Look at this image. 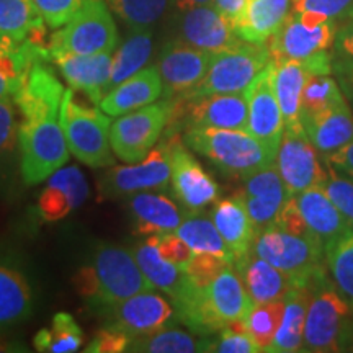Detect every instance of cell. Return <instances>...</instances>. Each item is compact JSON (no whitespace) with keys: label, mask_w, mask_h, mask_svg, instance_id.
Instances as JSON below:
<instances>
[{"label":"cell","mask_w":353,"mask_h":353,"mask_svg":"<svg viewBox=\"0 0 353 353\" xmlns=\"http://www.w3.org/2000/svg\"><path fill=\"white\" fill-rule=\"evenodd\" d=\"M249 103V128L247 131L278 151L285 131V120L275 92V63H268L262 72L245 88Z\"/></svg>","instance_id":"17"},{"label":"cell","mask_w":353,"mask_h":353,"mask_svg":"<svg viewBox=\"0 0 353 353\" xmlns=\"http://www.w3.org/2000/svg\"><path fill=\"white\" fill-rule=\"evenodd\" d=\"M64 94L59 79L41 61L30 68L19 90L12 97L23 121H33L44 117H59Z\"/></svg>","instance_id":"20"},{"label":"cell","mask_w":353,"mask_h":353,"mask_svg":"<svg viewBox=\"0 0 353 353\" xmlns=\"http://www.w3.org/2000/svg\"><path fill=\"white\" fill-rule=\"evenodd\" d=\"M88 198V185L81 169L76 165L61 167L50 176L38 200L43 219L59 221L81 208Z\"/></svg>","instance_id":"22"},{"label":"cell","mask_w":353,"mask_h":353,"mask_svg":"<svg viewBox=\"0 0 353 353\" xmlns=\"http://www.w3.org/2000/svg\"><path fill=\"white\" fill-rule=\"evenodd\" d=\"M152 39V28L131 30V34L126 38V41L113 54L112 77H110L108 85L110 90L144 68V64L151 57Z\"/></svg>","instance_id":"35"},{"label":"cell","mask_w":353,"mask_h":353,"mask_svg":"<svg viewBox=\"0 0 353 353\" xmlns=\"http://www.w3.org/2000/svg\"><path fill=\"white\" fill-rule=\"evenodd\" d=\"M213 2L214 0H172V7H174L176 12H182L196 6H210V3Z\"/></svg>","instance_id":"56"},{"label":"cell","mask_w":353,"mask_h":353,"mask_svg":"<svg viewBox=\"0 0 353 353\" xmlns=\"http://www.w3.org/2000/svg\"><path fill=\"white\" fill-rule=\"evenodd\" d=\"M19 128L17 123L15 100L10 95L0 99V164L10 156L19 143Z\"/></svg>","instance_id":"45"},{"label":"cell","mask_w":353,"mask_h":353,"mask_svg":"<svg viewBox=\"0 0 353 353\" xmlns=\"http://www.w3.org/2000/svg\"><path fill=\"white\" fill-rule=\"evenodd\" d=\"M182 105L172 103V114H180L188 128H221L242 130L249 128V103L245 92L241 94H213L180 99Z\"/></svg>","instance_id":"14"},{"label":"cell","mask_w":353,"mask_h":353,"mask_svg":"<svg viewBox=\"0 0 353 353\" xmlns=\"http://www.w3.org/2000/svg\"><path fill=\"white\" fill-rule=\"evenodd\" d=\"M128 208L141 234L175 232L185 216L170 198L152 192L130 195Z\"/></svg>","instance_id":"30"},{"label":"cell","mask_w":353,"mask_h":353,"mask_svg":"<svg viewBox=\"0 0 353 353\" xmlns=\"http://www.w3.org/2000/svg\"><path fill=\"white\" fill-rule=\"evenodd\" d=\"M176 236L187 244L195 254H211L234 263V254L231 252L223 236L216 229L211 216L198 213H188L183 216L182 223L176 228Z\"/></svg>","instance_id":"34"},{"label":"cell","mask_w":353,"mask_h":353,"mask_svg":"<svg viewBox=\"0 0 353 353\" xmlns=\"http://www.w3.org/2000/svg\"><path fill=\"white\" fill-rule=\"evenodd\" d=\"M210 216L224 242L234 254V259H241L252 249L257 231H255L252 219L247 211L242 193L216 201Z\"/></svg>","instance_id":"26"},{"label":"cell","mask_w":353,"mask_h":353,"mask_svg":"<svg viewBox=\"0 0 353 353\" xmlns=\"http://www.w3.org/2000/svg\"><path fill=\"white\" fill-rule=\"evenodd\" d=\"M172 179L169 141H162L138 165H113L100 182L105 196H130L139 192L167 190Z\"/></svg>","instance_id":"11"},{"label":"cell","mask_w":353,"mask_h":353,"mask_svg":"<svg viewBox=\"0 0 353 353\" xmlns=\"http://www.w3.org/2000/svg\"><path fill=\"white\" fill-rule=\"evenodd\" d=\"M294 200L309 229L324 242V245L353 228V224L334 205L321 185L304 190L294 196Z\"/></svg>","instance_id":"28"},{"label":"cell","mask_w":353,"mask_h":353,"mask_svg":"<svg viewBox=\"0 0 353 353\" xmlns=\"http://www.w3.org/2000/svg\"><path fill=\"white\" fill-rule=\"evenodd\" d=\"M231 265L224 259L216 257L211 254H193V257L183 268L193 285L196 288H206L218 278V275L224 268Z\"/></svg>","instance_id":"44"},{"label":"cell","mask_w":353,"mask_h":353,"mask_svg":"<svg viewBox=\"0 0 353 353\" xmlns=\"http://www.w3.org/2000/svg\"><path fill=\"white\" fill-rule=\"evenodd\" d=\"M19 148L21 176L26 185L44 182L69 161V145L59 117L21 121Z\"/></svg>","instance_id":"5"},{"label":"cell","mask_w":353,"mask_h":353,"mask_svg":"<svg viewBox=\"0 0 353 353\" xmlns=\"http://www.w3.org/2000/svg\"><path fill=\"white\" fill-rule=\"evenodd\" d=\"M319 154L309 139L303 123L285 126L275 164L288 188L290 196H296L304 190L321 185L325 179V165Z\"/></svg>","instance_id":"10"},{"label":"cell","mask_w":353,"mask_h":353,"mask_svg":"<svg viewBox=\"0 0 353 353\" xmlns=\"http://www.w3.org/2000/svg\"><path fill=\"white\" fill-rule=\"evenodd\" d=\"M332 74L353 112V56H335Z\"/></svg>","instance_id":"51"},{"label":"cell","mask_w":353,"mask_h":353,"mask_svg":"<svg viewBox=\"0 0 353 353\" xmlns=\"http://www.w3.org/2000/svg\"><path fill=\"white\" fill-rule=\"evenodd\" d=\"M242 196L255 231L259 232L275 221L276 214L290 198L288 188L275 162L245 176Z\"/></svg>","instance_id":"21"},{"label":"cell","mask_w":353,"mask_h":353,"mask_svg":"<svg viewBox=\"0 0 353 353\" xmlns=\"http://www.w3.org/2000/svg\"><path fill=\"white\" fill-rule=\"evenodd\" d=\"M325 265L334 283L353 307V228L324 245Z\"/></svg>","instance_id":"38"},{"label":"cell","mask_w":353,"mask_h":353,"mask_svg":"<svg viewBox=\"0 0 353 353\" xmlns=\"http://www.w3.org/2000/svg\"><path fill=\"white\" fill-rule=\"evenodd\" d=\"M74 286H76L77 293L82 298H85L92 304L97 303V298H99V280H97L94 265H85V267L79 268L76 275H74Z\"/></svg>","instance_id":"52"},{"label":"cell","mask_w":353,"mask_h":353,"mask_svg":"<svg viewBox=\"0 0 353 353\" xmlns=\"http://www.w3.org/2000/svg\"><path fill=\"white\" fill-rule=\"evenodd\" d=\"M33 311V293L28 278L10 260L0 259V329L28 319Z\"/></svg>","instance_id":"31"},{"label":"cell","mask_w":353,"mask_h":353,"mask_svg":"<svg viewBox=\"0 0 353 353\" xmlns=\"http://www.w3.org/2000/svg\"><path fill=\"white\" fill-rule=\"evenodd\" d=\"M172 117V101L145 105L132 110L112 123L110 143L118 159L128 164H136L148 154L161 138L162 131L169 125Z\"/></svg>","instance_id":"8"},{"label":"cell","mask_w":353,"mask_h":353,"mask_svg":"<svg viewBox=\"0 0 353 353\" xmlns=\"http://www.w3.org/2000/svg\"><path fill=\"white\" fill-rule=\"evenodd\" d=\"M309 286V306L304 327L303 352L334 353L353 345V307L334 283L327 270Z\"/></svg>","instance_id":"1"},{"label":"cell","mask_w":353,"mask_h":353,"mask_svg":"<svg viewBox=\"0 0 353 353\" xmlns=\"http://www.w3.org/2000/svg\"><path fill=\"white\" fill-rule=\"evenodd\" d=\"M339 23L327 20L321 25H309L291 12L281 28L267 41L273 61L306 59L321 51L334 48Z\"/></svg>","instance_id":"15"},{"label":"cell","mask_w":353,"mask_h":353,"mask_svg":"<svg viewBox=\"0 0 353 353\" xmlns=\"http://www.w3.org/2000/svg\"><path fill=\"white\" fill-rule=\"evenodd\" d=\"M270 61L272 54L267 43L241 41L237 46L213 54L205 79L183 99L245 92V88L267 68Z\"/></svg>","instance_id":"6"},{"label":"cell","mask_w":353,"mask_h":353,"mask_svg":"<svg viewBox=\"0 0 353 353\" xmlns=\"http://www.w3.org/2000/svg\"><path fill=\"white\" fill-rule=\"evenodd\" d=\"M247 2H249V0H214L213 6L218 8L228 20H231V23L234 25L239 20L242 12H244Z\"/></svg>","instance_id":"55"},{"label":"cell","mask_w":353,"mask_h":353,"mask_svg":"<svg viewBox=\"0 0 353 353\" xmlns=\"http://www.w3.org/2000/svg\"><path fill=\"white\" fill-rule=\"evenodd\" d=\"M237 273L254 304L283 299L293 288L290 278L275 265L259 257L252 249L234 262Z\"/></svg>","instance_id":"25"},{"label":"cell","mask_w":353,"mask_h":353,"mask_svg":"<svg viewBox=\"0 0 353 353\" xmlns=\"http://www.w3.org/2000/svg\"><path fill=\"white\" fill-rule=\"evenodd\" d=\"M92 265L99 280L95 306L105 307L156 288L139 268L132 250L125 247L99 244L92 255Z\"/></svg>","instance_id":"9"},{"label":"cell","mask_w":353,"mask_h":353,"mask_svg":"<svg viewBox=\"0 0 353 353\" xmlns=\"http://www.w3.org/2000/svg\"><path fill=\"white\" fill-rule=\"evenodd\" d=\"M211 59L213 52L188 46L176 38L165 43L157 61L165 95L185 97L195 90L208 72Z\"/></svg>","instance_id":"18"},{"label":"cell","mask_w":353,"mask_h":353,"mask_svg":"<svg viewBox=\"0 0 353 353\" xmlns=\"http://www.w3.org/2000/svg\"><path fill=\"white\" fill-rule=\"evenodd\" d=\"M44 23L51 28H59L68 23L81 10L85 0H33Z\"/></svg>","instance_id":"47"},{"label":"cell","mask_w":353,"mask_h":353,"mask_svg":"<svg viewBox=\"0 0 353 353\" xmlns=\"http://www.w3.org/2000/svg\"><path fill=\"white\" fill-rule=\"evenodd\" d=\"M39 28L44 20L33 0H0V39L21 43Z\"/></svg>","instance_id":"36"},{"label":"cell","mask_w":353,"mask_h":353,"mask_svg":"<svg viewBox=\"0 0 353 353\" xmlns=\"http://www.w3.org/2000/svg\"><path fill=\"white\" fill-rule=\"evenodd\" d=\"M252 250L283 272L293 286H307L327 270L324 242L317 236H296L268 224L257 232Z\"/></svg>","instance_id":"3"},{"label":"cell","mask_w":353,"mask_h":353,"mask_svg":"<svg viewBox=\"0 0 353 353\" xmlns=\"http://www.w3.org/2000/svg\"><path fill=\"white\" fill-rule=\"evenodd\" d=\"M179 13L175 38L188 46L216 54L244 41L237 37L231 20H228L213 3L196 6Z\"/></svg>","instance_id":"16"},{"label":"cell","mask_w":353,"mask_h":353,"mask_svg":"<svg viewBox=\"0 0 353 353\" xmlns=\"http://www.w3.org/2000/svg\"><path fill=\"white\" fill-rule=\"evenodd\" d=\"M272 224L273 226L283 229L286 232L296 234V236H316V234L309 229L306 221H304L294 196L288 198V201L285 203L283 208L280 210V213L276 214V218Z\"/></svg>","instance_id":"49"},{"label":"cell","mask_w":353,"mask_h":353,"mask_svg":"<svg viewBox=\"0 0 353 353\" xmlns=\"http://www.w3.org/2000/svg\"><path fill=\"white\" fill-rule=\"evenodd\" d=\"M335 56H353V19L339 26L334 43Z\"/></svg>","instance_id":"54"},{"label":"cell","mask_w":353,"mask_h":353,"mask_svg":"<svg viewBox=\"0 0 353 353\" xmlns=\"http://www.w3.org/2000/svg\"><path fill=\"white\" fill-rule=\"evenodd\" d=\"M213 352L218 353H257L250 335L247 334L245 321H236L219 330L218 339H213Z\"/></svg>","instance_id":"43"},{"label":"cell","mask_w":353,"mask_h":353,"mask_svg":"<svg viewBox=\"0 0 353 353\" xmlns=\"http://www.w3.org/2000/svg\"><path fill=\"white\" fill-rule=\"evenodd\" d=\"M291 8L293 0H249L234 30L247 43L263 44L281 28Z\"/></svg>","instance_id":"29"},{"label":"cell","mask_w":353,"mask_h":353,"mask_svg":"<svg viewBox=\"0 0 353 353\" xmlns=\"http://www.w3.org/2000/svg\"><path fill=\"white\" fill-rule=\"evenodd\" d=\"M324 161V159H322ZM325 179L322 180L321 188L327 193L332 203L342 211V214L353 224V180L339 174L332 165L324 161Z\"/></svg>","instance_id":"42"},{"label":"cell","mask_w":353,"mask_h":353,"mask_svg":"<svg viewBox=\"0 0 353 353\" xmlns=\"http://www.w3.org/2000/svg\"><path fill=\"white\" fill-rule=\"evenodd\" d=\"M108 3L131 30H145L164 17L172 0H108Z\"/></svg>","instance_id":"40"},{"label":"cell","mask_w":353,"mask_h":353,"mask_svg":"<svg viewBox=\"0 0 353 353\" xmlns=\"http://www.w3.org/2000/svg\"><path fill=\"white\" fill-rule=\"evenodd\" d=\"M34 348L43 353H72L83 343L82 329L68 312H57L51 327L41 329L34 335Z\"/></svg>","instance_id":"37"},{"label":"cell","mask_w":353,"mask_h":353,"mask_svg":"<svg viewBox=\"0 0 353 353\" xmlns=\"http://www.w3.org/2000/svg\"><path fill=\"white\" fill-rule=\"evenodd\" d=\"M128 352L145 353H193L213 352V335H200L169 325L157 332L136 337L130 342Z\"/></svg>","instance_id":"33"},{"label":"cell","mask_w":353,"mask_h":353,"mask_svg":"<svg viewBox=\"0 0 353 353\" xmlns=\"http://www.w3.org/2000/svg\"><path fill=\"white\" fill-rule=\"evenodd\" d=\"M103 309L107 312V325L121 330L131 341L175 325L174 303L154 290L108 304Z\"/></svg>","instance_id":"12"},{"label":"cell","mask_w":353,"mask_h":353,"mask_svg":"<svg viewBox=\"0 0 353 353\" xmlns=\"http://www.w3.org/2000/svg\"><path fill=\"white\" fill-rule=\"evenodd\" d=\"M164 82L157 64L141 69L134 76L118 83L101 100L100 110L110 117H120L132 110L151 105L162 95Z\"/></svg>","instance_id":"23"},{"label":"cell","mask_w":353,"mask_h":353,"mask_svg":"<svg viewBox=\"0 0 353 353\" xmlns=\"http://www.w3.org/2000/svg\"><path fill=\"white\" fill-rule=\"evenodd\" d=\"M185 144L201 154L229 176L245 179L254 172L275 162L276 152L242 130L221 128H188Z\"/></svg>","instance_id":"2"},{"label":"cell","mask_w":353,"mask_h":353,"mask_svg":"<svg viewBox=\"0 0 353 353\" xmlns=\"http://www.w3.org/2000/svg\"><path fill=\"white\" fill-rule=\"evenodd\" d=\"M301 123L321 156L353 141V112L345 99L319 113L301 117Z\"/></svg>","instance_id":"24"},{"label":"cell","mask_w":353,"mask_h":353,"mask_svg":"<svg viewBox=\"0 0 353 353\" xmlns=\"http://www.w3.org/2000/svg\"><path fill=\"white\" fill-rule=\"evenodd\" d=\"M172 162V193L188 213H198L219 200V185L176 136L169 139Z\"/></svg>","instance_id":"13"},{"label":"cell","mask_w":353,"mask_h":353,"mask_svg":"<svg viewBox=\"0 0 353 353\" xmlns=\"http://www.w3.org/2000/svg\"><path fill=\"white\" fill-rule=\"evenodd\" d=\"M114 20L103 0H85L63 30L50 39V52L99 54L113 52L118 46Z\"/></svg>","instance_id":"7"},{"label":"cell","mask_w":353,"mask_h":353,"mask_svg":"<svg viewBox=\"0 0 353 353\" xmlns=\"http://www.w3.org/2000/svg\"><path fill=\"white\" fill-rule=\"evenodd\" d=\"M59 121L63 125L69 151L79 161L92 169L113 167L114 157L110 143V128L112 121L100 108L87 107L81 103L74 90H65L61 103Z\"/></svg>","instance_id":"4"},{"label":"cell","mask_w":353,"mask_h":353,"mask_svg":"<svg viewBox=\"0 0 353 353\" xmlns=\"http://www.w3.org/2000/svg\"><path fill=\"white\" fill-rule=\"evenodd\" d=\"M309 296V286H293L286 293L283 319L273 339L270 353L303 352Z\"/></svg>","instance_id":"32"},{"label":"cell","mask_w":353,"mask_h":353,"mask_svg":"<svg viewBox=\"0 0 353 353\" xmlns=\"http://www.w3.org/2000/svg\"><path fill=\"white\" fill-rule=\"evenodd\" d=\"M23 350L20 343L10 341V339H6L0 335V352H20Z\"/></svg>","instance_id":"57"},{"label":"cell","mask_w":353,"mask_h":353,"mask_svg":"<svg viewBox=\"0 0 353 353\" xmlns=\"http://www.w3.org/2000/svg\"><path fill=\"white\" fill-rule=\"evenodd\" d=\"M131 339L121 330L107 325L95 335L94 341L88 343L85 352L88 353H120L128 352Z\"/></svg>","instance_id":"50"},{"label":"cell","mask_w":353,"mask_h":353,"mask_svg":"<svg viewBox=\"0 0 353 353\" xmlns=\"http://www.w3.org/2000/svg\"><path fill=\"white\" fill-rule=\"evenodd\" d=\"M51 59L61 69L70 88L74 92H81L100 108L101 100L110 92L113 52H99V54L52 52Z\"/></svg>","instance_id":"19"},{"label":"cell","mask_w":353,"mask_h":353,"mask_svg":"<svg viewBox=\"0 0 353 353\" xmlns=\"http://www.w3.org/2000/svg\"><path fill=\"white\" fill-rule=\"evenodd\" d=\"M327 162L329 165H332L339 174L348 176V179L353 180V141L343 145V148L337 149V151L324 154L321 156Z\"/></svg>","instance_id":"53"},{"label":"cell","mask_w":353,"mask_h":353,"mask_svg":"<svg viewBox=\"0 0 353 353\" xmlns=\"http://www.w3.org/2000/svg\"><path fill=\"white\" fill-rule=\"evenodd\" d=\"M291 12H314L345 23L353 19V0H293Z\"/></svg>","instance_id":"46"},{"label":"cell","mask_w":353,"mask_h":353,"mask_svg":"<svg viewBox=\"0 0 353 353\" xmlns=\"http://www.w3.org/2000/svg\"><path fill=\"white\" fill-rule=\"evenodd\" d=\"M154 236H156L157 249L162 257L183 270L195 252L175 232H161Z\"/></svg>","instance_id":"48"},{"label":"cell","mask_w":353,"mask_h":353,"mask_svg":"<svg viewBox=\"0 0 353 353\" xmlns=\"http://www.w3.org/2000/svg\"><path fill=\"white\" fill-rule=\"evenodd\" d=\"M132 255L148 280L156 288L165 291L172 303L180 301L183 296H187L195 286L182 268L175 267L174 263L162 257L154 234L145 242H139L132 247Z\"/></svg>","instance_id":"27"},{"label":"cell","mask_w":353,"mask_h":353,"mask_svg":"<svg viewBox=\"0 0 353 353\" xmlns=\"http://www.w3.org/2000/svg\"><path fill=\"white\" fill-rule=\"evenodd\" d=\"M330 76L332 74L311 76L307 79L301 97V117L319 113L345 99L335 77Z\"/></svg>","instance_id":"41"},{"label":"cell","mask_w":353,"mask_h":353,"mask_svg":"<svg viewBox=\"0 0 353 353\" xmlns=\"http://www.w3.org/2000/svg\"><path fill=\"white\" fill-rule=\"evenodd\" d=\"M285 312V298L270 303L254 304L245 319L247 334L250 335L259 352H270L273 339L280 329Z\"/></svg>","instance_id":"39"}]
</instances>
